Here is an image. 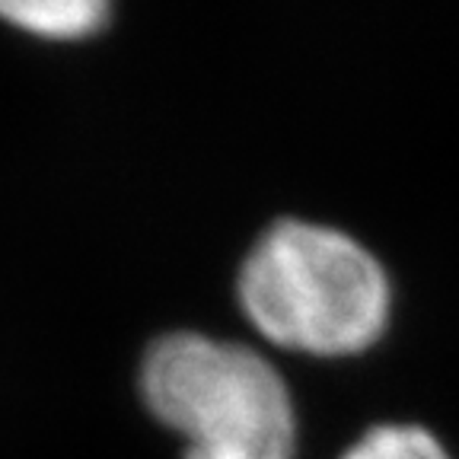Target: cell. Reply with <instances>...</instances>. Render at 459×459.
I'll use <instances>...</instances> for the list:
<instances>
[{
  "label": "cell",
  "mask_w": 459,
  "mask_h": 459,
  "mask_svg": "<svg viewBox=\"0 0 459 459\" xmlns=\"http://www.w3.org/2000/svg\"><path fill=\"white\" fill-rule=\"evenodd\" d=\"M0 16L39 39L74 42L100 32L108 22V4L100 0H55V4H0Z\"/></svg>",
  "instance_id": "cell-3"
},
{
  "label": "cell",
  "mask_w": 459,
  "mask_h": 459,
  "mask_svg": "<svg viewBox=\"0 0 459 459\" xmlns=\"http://www.w3.org/2000/svg\"><path fill=\"white\" fill-rule=\"evenodd\" d=\"M141 399L186 459H294L297 415L272 360L239 342L169 332L141 360Z\"/></svg>",
  "instance_id": "cell-2"
},
{
  "label": "cell",
  "mask_w": 459,
  "mask_h": 459,
  "mask_svg": "<svg viewBox=\"0 0 459 459\" xmlns=\"http://www.w3.org/2000/svg\"><path fill=\"white\" fill-rule=\"evenodd\" d=\"M342 459H453L430 430L418 424H377L354 440Z\"/></svg>",
  "instance_id": "cell-4"
},
{
  "label": "cell",
  "mask_w": 459,
  "mask_h": 459,
  "mask_svg": "<svg viewBox=\"0 0 459 459\" xmlns=\"http://www.w3.org/2000/svg\"><path fill=\"white\" fill-rule=\"evenodd\" d=\"M237 297L268 342L313 358L373 348L393 309L380 258L342 230L294 217L255 239L239 265Z\"/></svg>",
  "instance_id": "cell-1"
}]
</instances>
